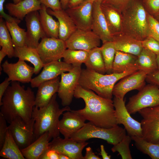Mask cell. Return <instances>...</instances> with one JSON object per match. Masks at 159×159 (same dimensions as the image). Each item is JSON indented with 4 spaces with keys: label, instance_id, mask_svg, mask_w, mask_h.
I'll use <instances>...</instances> for the list:
<instances>
[{
    "label": "cell",
    "instance_id": "6da1fadb",
    "mask_svg": "<svg viewBox=\"0 0 159 159\" xmlns=\"http://www.w3.org/2000/svg\"><path fill=\"white\" fill-rule=\"evenodd\" d=\"M74 96L82 98L85 103L83 109L74 111L97 126L110 128L118 125L113 101L96 94L93 91L78 85Z\"/></svg>",
    "mask_w": 159,
    "mask_h": 159
},
{
    "label": "cell",
    "instance_id": "7a4b0ae2",
    "mask_svg": "<svg viewBox=\"0 0 159 159\" xmlns=\"http://www.w3.org/2000/svg\"><path fill=\"white\" fill-rule=\"evenodd\" d=\"M35 98L34 92L30 87L25 89L19 82H11L0 102V114L9 124L18 117L29 122L32 118Z\"/></svg>",
    "mask_w": 159,
    "mask_h": 159
},
{
    "label": "cell",
    "instance_id": "3957f363",
    "mask_svg": "<svg viewBox=\"0 0 159 159\" xmlns=\"http://www.w3.org/2000/svg\"><path fill=\"white\" fill-rule=\"evenodd\" d=\"M57 94L53 96L46 106L38 108L34 106L32 117L34 120V135L35 140L46 132L52 139L59 136V118L65 112L71 110L68 106L60 108L56 100Z\"/></svg>",
    "mask_w": 159,
    "mask_h": 159
},
{
    "label": "cell",
    "instance_id": "277c9868",
    "mask_svg": "<svg viewBox=\"0 0 159 159\" xmlns=\"http://www.w3.org/2000/svg\"><path fill=\"white\" fill-rule=\"evenodd\" d=\"M121 13L122 33L140 41L149 36L148 12L142 0H134Z\"/></svg>",
    "mask_w": 159,
    "mask_h": 159
},
{
    "label": "cell",
    "instance_id": "5b68a950",
    "mask_svg": "<svg viewBox=\"0 0 159 159\" xmlns=\"http://www.w3.org/2000/svg\"><path fill=\"white\" fill-rule=\"evenodd\" d=\"M136 71L131 70L121 73L105 74L87 69H82L79 85L84 88L95 92L100 96L112 99V91L116 83Z\"/></svg>",
    "mask_w": 159,
    "mask_h": 159
},
{
    "label": "cell",
    "instance_id": "8992f818",
    "mask_svg": "<svg viewBox=\"0 0 159 159\" xmlns=\"http://www.w3.org/2000/svg\"><path fill=\"white\" fill-rule=\"evenodd\" d=\"M126 135L125 128L118 125L112 127L105 128L97 126L89 122L70 138L82 142L92 138H99L114 145L120 142Z\"/></svg>",
    "mask_w": 159,
    "mask_h": 159
},
{
    "label": "cell",
    "instance_id": "52a82bcc",
    "mask_svg": "<svg viewBox=\"0 0 159 159\" xmlns=\"http://www.w3.org/2000/svg\"><path fill=\"white\" fill-rule=\"evenodd\" d=\"M159 105V88L151 84L145 85L136 94L130 97L126 105L131 115L142 109Z\"/></svg>",
    "mask_w": 159,
    "mask_h": 159
},
{
    "label": "cell",
    "instance_id": "ba28073f",
    "mask_svg": "<svg viewBox=\"0 0 159 159\" xmlns=\"http://www.w3.org/2000/svg\"><path fill=\"white\" fill-rule=\"evenodd\" d=\"M138 112L142 117V138L148 142L159 143V105L143 108Z\"/></svg>",
    "mask_w": 159,
    "mask_h": 159
},
{
    "label": "cell",
    "instance_id": "9c48e42d",
    "mask_svg": "<svg viewBox=\"0 0 159 159\" xmlns=\"http://www.w3.org/2000/svg\"><path fill=\"white\" fill-rule=\"evenodd\" d=\"M71 70L67 73L61 74L58 95L64 107L68 106L71 103L75 90L79 85L82 68L81 65L72 66Z\"/></svg>",
    "mask_w": 159,
    "mask_h": 159
},
{
    "label": "cell",
    "instance_id": "30bf717a",
    "mask_svg": "<svg viewBox=\"0 0 159 159\" xmlns=\"http://www.w3.org/2000/svg\"><path fill=\"white\" fill-rule=\"evenodd\" d=\"M34 123V120L32 117L27 122L18 117L13 120L8 126V129L20 150L28 146L35 140Z\"/></svg>",
    "mask_w": 159,
    "mask_h": 159
},
{
    "label": "cell",
    "instance_id": "8fae6325",
    "mask_svg": "<svg viewBox=\"0 0 159 159\" xmlns=\"http://www.w3.org/2000/svg\"><path fill=\"white\" fill-rule=\"evenodd\" d=\"M66 48L65 41L46 37L42 39L36 49L44 64L61 59Z\"/></svg>",
    "mask_w": 159,
    "mask_h": 159
},
{
    "label": "cell",
    "instance_id": "7c38bea8",
    "mask_svg": "<svg viewBox=\"0 0 159 159\" xmlns=\"http://www.w3.org/2000/svg\"><path fill=\"white\" fill-rule=\"evenodd\" d=\"M115 115L118 125L122 124L130 136L142 137V129L141 123L134 119L128 112L125 101L114 96L113 100Z\"/></svg>",
    "mask_w": 159,
    "mask_h": 159
},
{
    "label": "cell",
    "instance_id": "4fadbf2b",
    "mask_svg": "<svg viewBox=\"0 0 159 159\" xmlns=\"http://www.w3.org/2000/svg\"><path fill=\"white\" fill-rule=\"evenodd\" d=\"M88 143L86 141H79L71 138H62L59 136L49 142V148L66 155L70 159H84L82 151Z\"/></svg>",
    "mask_w": 159,
    "mask_h": 159
},
{
    "label": "cell",
    "instance_id": "5bb4252c",
    "mask_svg": "<svg viewBox=\"0 0 159 159\" xmlns=\"http://www.w3.org/2000/svg\"><path fill=\"white\" fill-rule=\"evenodd\" d=\"M101 40L91 30L77 29L65 41L67 49L89 51L99 47Z\"/></svg>",
    "mask_w": 159,
    "mask_h": 159
},
{
    "label": "cell",
    "instance_id": "9a60e30c",
    "mask_svg": "<svg viewBox=\"0 0 159 159\" xmlns=\"http://www.w3.org/2000/svg\"><path fill=\"white\" fill-rule=\"evenodd\" d=\"M147 74L144 71L138 70L122 78L115 85L112 91L113 95L124 100L128 92L133 90H140L145 85Z\"/></svg>",
    "mask_w": 159,
    "mask_h": 159
},
{
    "label": "cell",
    "instance_id": "2e32d148",
    "mask_svg": "<svg viewBox=\"0 0 159 159\" xmlns=\"http://www.w3.org/2000/svg\"><path fill=\"white\" fill-rule=\"evenodd\" d=\"M93 3L84 0L79 4L65 10L77 29L91 30Z\"/></svg>",
    "mask_w": 159,
    "mask_h": 159
},
{
    "label": "cell",
    "instance_id": "e0dca14e",
    "mask_svg": "<svg viewBox=\"0 0 159 159\" xmlns=\"http://www.w3.org/2000/svg\"><path fill=\"white\" fill-rule=\"evenodd\" d=\"M4 73L8 76L11 82L18 81L22 83L30 82L34 74V68L27 64L24 61L18 60L15 63H9L6 60L1 65Z\"/></svg>",
    "mask_w": 159,
    "mask_h": 159
},
{
    "label": "cell",
    "instance_id": "ac0fdd59",
    "mask_svg": "<svg viewBox=\"0 0 159 159\" xmlns=\"http://www.w3.org/2000/svg\"><path fill=\"white\" fill-rule=\"evenodd\" d=\"M27 28L26 44L27 46L36 49L40 39L46 37L41 25L39 12H31L25 17Z\"/></svg>",
    "mask_w": 159,
    "mask_h": 159
},
{
    "label": "cell",
    "instance_id": "d6986e66",
    "mask_svg": "<svg viewBox=\"0 0 159 159\" xmlns=\"http://www.w3.org/2000/svg\"><path fill=\"white\" fill-rule=\"evenodd\" d=\"M72 67L71 64L58 60L44 64L41 73L32 79L31 86L32 88L38 87L42 82L55 78L63 72L69 71Z\"/></svg>",
    "mask_w": 159,
    "mask_h": 159
},
{
    "label": "cell",
    "instance_id": "ffe728a7",
    "mask_svg": "<svg viewBox=\"0 0 159 159\" xmlns=\"http://www.w3.org/2000/svg\"><path fill=\"white\" fill-rule=\"evenodd\" d=\"M101 1L97 0L93 2L91 30L103 43L107 42L112 41L113 37L109 30L101 9Z\"/></svg>",
    "mask_w": 159,
    "mask_h": 159
},
{
    "label": "cell",
    "instance_id": "44dd1931",
    "mask_svg": "<svg viewBox=\"0 0 159 159\" xmlns=\"http://www.w3.org/2000/svg\"><path fill=\"white\" fill-rule=\"evenodd\" d=\"M59 120V129L60 133L65 138H69L83 127L86 120L74 110L65 112Z\"/></svg>",
    "mask_w": 159,
    "mask_h": 159
},
{
    "label": "cell",
    "instance_id": "7402d4cb",
    "mask_svg": "<svg viewBox=\"0 0 159 159\" xmlns=\"http://www.w3.org/2000/svg\"><path fill=\"white\" fill-rule=\"evenodd\" d=\"M60 80L58 77L44 82L39 85L35 96V106L40 108L48 104L53 96L58 91Z\"/></svg>",
    "mask_w": 159,
    "mask_h": 159
},
{
    "label": "cell",
    "instance_id": "603a6c76",
    "mask_svg": "<svg viewBox=\"0 0 159 159\" xmlns=\"http://www.w3.org/2000/svg\"><path fill=\"white\" fill-rule=\"evenodd\" d=\"M42 7L38 0H23L17 4L9 3L5 5L9 15L20 20L29 13L39 10Z\"/></svg>",
    "mask_w": 159,
    "mask_h": 159
},
{
    "label": "cell",
    "instance_id": "cb8c5ba5",
    "mask_svg": "<svg viewBox=\"0 0 159 159\" xmlns=\"http://www.w3.org/2000/svg\"><path fill=\"white\" fill-rule=\"evenodd\" d=\"M47 12L57 18L59 23V38L66 41L77 29L65 10L53 11L47 9Z\"/></svg>",
    "mask_w": 159,
    "mask_h": 159
},
{
    "label": "cell",
    "instance_id": "d4e9b609",
    "mask_svg": "<svg viewBox=\"0 0 159 159\" xmlns=\"http://www.w3.org/2000/svg\"><path fill=\"white\" fill-rule=\"evenodd\" d=\"M117 51L138 56L143 47L141 41L122 33L113 36L112 41Z\"/></svg>",
    "mask_w": 159,
    "mask_h": 159
},
{
    "label": "cell",
    "instance_id": "484cf974",
    "mask_svg": "<svg viewBox=\"0 0 159 159\" xmlns=\"http://www.w3.org/2000/svg\"><path fill=\"white\" fill-rule=\"evenodd\" d=\"M51 139L49 132H45L28 146L21 149L22 155L25 159H39L49 148V143Z\"/></svg>",
    "mask_w": 159,
    "mask_h": 159
},
{
    "label": "cell",
    "instance_id": "4316f807",
    "mask_svg": "<svg viewBox=\"0 0 159 159\" xmlns=\"http://www.w3.org/2000/svg\"><path fill=\"white\" fill-rule=\"evenodd\" d=\"M101 8L113 37L122 33V13L113 7L101 4Z\"/></svg>",
    "mask_w": 159,
    "mask_h": 159
},
{
    "label": "cell",
    "instance_id": "83f0119b",
    "mask_svg": "<svg viewBox=\"0 0 159 159\" xmlns=\"http://www.w3.org/2000/svg\"><path fill=\"white\" fill-rule=\"evenodd\" d=\"M14 57L19 60L27 61L33 64L34 74L39 73L44 64L42 62L36 49L27 46L14 47Z\"/></svg>",
    "mask_w": 159,
    "mask_h": 159
},
{
    "label": "cell",
    "instance_id": "f1b7e54d",
    "mask_svg": "<svg viewBox=\"0 0 159 159\" xmlns=\"http://www.w3.org/2000/svg\"><path fill=\"white\" fill-rule=\"evenodd\" d=\"M137 56L119 51H116L112 73H121L125 71L138 70L135 64Z\"/></svg>",
    "mask_w": 159,
    "mask_h": 159
},
{
    "label": "cell",
    "instance_id": "f546056e",
    "mask_svg": "<svg viewBox=\"0 0 159 159\" xmlns=\"http://www.w3.org/2000/svg\"><path fill=\"white\" fill-rule=\"evenodd\" d=\"M42 5L39 10L40 21L47 37L59 38V23L54 19L47 11V8Z\"/></svg>",
    "mask_w": 159,
    "mask_h": 159
},
{
    "label": "cell",
    "instance_id": "4dcf8cb0",
    "mask_svg": "<svg viewBox=\"0 0 159 159\" xmlns=\"http://www.w3.org/2000/svg\"><path fill=\"white\" fill-rule=\"evenodd\" d=\"M138 70L150 73L157 70L156 55L151 51L143 48L137 56L135 62Z\"/></svg>",
    "mask_w": 159,
    "mask_h": 159
},
{
    "label": "cell",
    "instance_id": "1f68e13d",
    "mask_svg": "<svg viewBox=\"0 0 159 159\" xmlns=\"http://www.w3.org/2000/svg\"><path fill=\"white\" fill-rule=\"evenodd\" d=\"M0 156L8 159H25L8 129L4 142L0 149Z\"/></svg>",
    "mask_w": 159,
    "mask_h": 159
},
{
    "label": "cell",
    "instance_id": "d6a6232c",
    "mask_svg": "<svg viewBox=\"0 0 159 159\" xmlns=\"http://www.w3.org/2000/svg\"><path fill=\"white\" fill-rule=\"evenodd\" d=\"M85 64L88 69L103 74L106 72L100 47H95L89 51Z\"/></svg>",
    "mask_w": 159,
    "mask_h": 159
},
{
    "label": "cell",
    "instance_id": "836d02e7",
    "mask_svg": "<svg viewBox=\"0 0 159 159\" xmlns=\"http://www.w3.org/2000/svg\"><path fill=\"white\" fill-rule=\"evenodd\" d=\"M131 138L140 151L148 155L152 159H159V143L148 142L141 137L134 136Z\"/></svg>",
    "mask_w": 159,
    "mask_h": 159
},
{
    "label": "cell",
    "instance_id": "e575fe53",
    "mask_svg": "<svg viewBox=\"0 0 159 159\" xmlns=\"http://www.w3.org/2000/svg\"><path fill=\"white\" fill-rule=\"evenodd\" d=\"M2 18H0V45L7 53L8 57H14V49L12 38Z\"/></svg>",
    "mask_w": 159,
    "mask_h": 159
},
{
    "label": "cell",
    "instance_id": "d590c367",
    "mask_svg": "<svg viewBox=\"0 0 159 159\" xmlns=\"http://www.w3.org/2000/svg\"><path fill=\"white\" fill-rule=\"evenodd\" d=\"M6 24L11 35L14 47H21L26 45V32L20 27L15 21H6Z\"/></svg>",
    "mask_w": 159,
    "mask_h": 159
},
{
    "label": "cell",
    "instance_id": "8d00e7d4",
    "mask_svg": "<svg viewBox=\"0 0 159 159\" xmlns=\"http://www.w3.org/2000/svg\"><path fill=\"white\" fill-rule=\"evenodd\" d=\"M89 51L68 49L64 52L62 58L64 62L72 66L81 65L87 59Z\"/></svg>",
    "mask_w": 159,
    "mask_h": 159
},
{
    "label": "cell",
    "instance_id": "74e56055",
    "mask_svg": "<svg viewBox=\"0 0 159 159\" xmlns=\"http://www.w3.org/2000/svg\"><path fill=\"white\" fill-rule=\"evenodd\" d=\"M100 49L104 62L106 72L112 73L113 63L116 50L112 41L102 43Z\"/></svg>",
    "mask_w": 159,
    "mask_h": 159
},
{
    "label": "cell",
    "instance_id": "f35d334b",
    "mask_svg": "<svg viewBox=\"0 0 159 159\" xmlns=\"http://www.w3.org/2000/svg\"><path fill=\"white\" fill-rule=\"evenodd\" d=\"M131 140V137L126 135L120 142L113 145L112 151L113 153L118 152L122 159H132L129 148Z\"/></svg>",
    "mask_w": 159,
    "mask_h": 159
},
{
    "label": "cell",
    "instance_id": "ab89813d",
    "mask_svg": "<svg viewBox=\"0 0 159 159\" xmlns=\"http://www.w3.org/2000/svg\"><path fill=\"white\" fill-rule=\"evenodd\" d=\"M147 19L150 32L149 36L159 42V21L148 13Z\"/></svg>",
    "mask_w": 159,
    "mask_h": 159
},
{
    "label": "cell",
    "instance_id": "60d3db41",
    "mask_svg": "<svg viewBox=\"0 0 159 159\" xmlns=\"http://www.w3.org/2000/svg\"><path fill=\"white\" fill-rule=\"evenodd\" d=\"M134 0H102L101 4L113 7L122 12Z\"/></svg>",
    "mask_w": 159,
    "mask_h": 159
},
{
    "label": "cell",
    "instance_id": "b9f144b4",
    "mask_svg": "<svg viewBox=\"0 0 159 159\" xmlns=\"http://www.w3.org/2000/svg\"><path fill=\"white\" fill-rule=\"evenodd\" d=\"M143 48L152 52L156 55L159 54V42L149 36L141 41Z\"/></svg>",
    "mask_w": 159,
    "mask_h": 159
},
{
    "label": "cell",
    "instance_id": "7bdbcfd3",
    "mask_svg": "<svg viewBox=\"0 0 159 159\" xmlns=\"http://www.w3.org/2000/svg\"><path fill=\"white\" fill-rule=\"evenodd\" d=\"M147 12L154 16L159 12V0H142Z\"/></svg>",
    "mask_w": 159,
    "mask_h": 159
},
{
    "label": "cell",
    "instance_id": "ee69618b",
    "mask_svg": "<svg viewBox=\"0 0 159 159\" xmlns=\"http://www.w3.org/2000/svg\"><path fill=\"white\" fill-rule=\"evenodd\" d=\"M7 122L5 118L0 114V149L4 144L8 130Z\"/></svg>",
    "mask_w": 159,
    "mask_h": 159
},
{
    "label": "cell",
    "instance_id": "f6af8a7d",
    "mask_svg": "<svg viewBox=\"0 0 159 159\" xmlns=\"http://www.w3.org/2000/svg\"><path fill=\"white\" fill-rule=\"evenodd\" d=\"M41 4L44 6L47 9L49 8L53 11L62 9L60 0H38Z\"/></svg>",
    "mask_w": 159,
    "mask_h": 159
},
{
    "label": "cell",
    "instance_id": "bcb514c9",
    "mask_svg": "<svg viewBox=\"0 0 159 159\" xmlns=\"http://www.w3.org/2000/svg\"><path fill=\"white\" fill-rule=\"evenodd\" d=\"M146 81L154 85L159 88V71L157 70L147 75Z\"/></svg>",
    "mask_w": 159,
    "mask_h": 159
},
{
    "label": "cell",
    "instance_id": "7dc6e473",
    "mask_svg": "<svg viewBox=\"0 0 159 159\" xmlns=\"http://www.w3.org/2000/svg\"><path fill=\"white\" fill-rule=\"evenodd\" d=\"M6 0H0V17L4 19L6 21L12 22L15 21L19 24L21 22V20L13 17L10 15L6 14L4 10V4Z\"/></svg>",
    "mask_w": 159,
    "mask_h": 159
},
{
    "label": "cell",
    "instance_id": "c3c4849f",
    "mask_svg": "<svg viewBox=\"0 0 159 159\" xmlns=\"http://www.w3.org/2000/svg\"><path fill=\"white\" fill-rule=\"evenodd\" d=\"M39 159H59V153L54 150L49 148L44 152Z\"/></svg>",
    "mask_w": 159,
    "mask_h": 159
},
{
    "label": "cell",
    "instance_id": "681fc988",
    "mask_svg": "<svg viewBox=\"0 0 159 159\" xmlns=\"http://www.w3.org/2000/svg\"><path fill=\"white\" fill-rule=\"evenodd\" d=\"M11 82L8 77H6L4 81L0 84V102L1 101L4 93Z\"/></svg>",
    "mask_w": 159,
    "mask_h": 159
},
{
    "label": "cell",
    "instance_id": "f907efd6",
    "mask_svg": "<svg viewBox=\"0 0 159 159\" xmlns=\"http://www.w3.org/2000/svg\"><path fill=\"white\" fill-rule=\"evenodd\" d=\"M86 153L84 156V159H101V158L96 155L90 147L86 148Z\"/></svg>",
    "mask_w": 159,
    "mask_h": 159
},
{
    "label": "cell",
    "instance_id": "816d5d0a",
    "mask_svg": "<svg viewBox=\"0 0 159 159\" xmlns=\"http://www.w3.org/2000/svg\"><path fill=\"white\" fill-rule=\"evenodd\" d=\"M100 154L101 155L103 159H110L111 156L110 155H108L107 153L105 151L104 146L103 145H100Z\"/></svg>",
    "mask_w": 159,
    "mask_h": 159
},
{
    "label": "cell",
    "instance_id": "f5cc1de1",
    "mask_svg": "<svg viewBox=\"0 0 159 159\" xmlns=\"http://www.w3.org/2000/svg\"><path fill=\"white\" fill-rule=\"evenodd\" d=\"M84 0H69L68 8L76 6L82 3Z\"/></svg>",
    "mask_w": 159,
    "mask_h": 159
},
{
    "label": "cell",
    "instance_id": "db71d44e",
    "mask_svg": "<svg viewBox=\"0 0 159 159\" xmlns=\"http://www.w3.org/2000/svg\"><path fill=\"white\" fill-rule=\"evenodd\" d=\"M69 0H60L62 9L66 10L68 8V5Z\"/></svg>",
    "mask_w": 159,
    "mask_h": 159
},
{
    "label": "cell",
    "instance_id": "11a10c76",
    "mask_svg": "<svg viewBox=\"0 0 159 159\" xmlns=\"http://www.w3.org/2000/svg\"><path fill=\"white\" fill-rule=\"evenodd\" d=\"M7 56V54L6 52L3 49H1L0 51V67H1V62L4 58V57L6 56Z\"/></svg>",
    "mask_w": 159,
    "mask_h": 159
},
{
    "label": "cell",
    "instance_id": "9f6ffc18",
    "mask_svg": "<svg viewBox=\"0 0 159 159\" xmlns=\"http://www.w3.org/2000/svg\"><path fill=\"white\" fill-rule=\"evenodd\" d=\"M59 159H70L69 157L65 155L59 153Z\"/></svg>",
    "mask_w": 159,
    "mask_h": 159
},
{
    "label": "cell",
    "instance_id": "6f0895ef",
    "mask_svg": "<svg viewBox=\"0 0 159 159\" xmlns=\"http://www.w3.org/2000/svg\"><path fill=\"white\" fill-rule=\"evenodd\" d=\"M157 70L159 71V54L156 55Z\"/></svg>",
    "mask_w": 159,
    "mask_h": 159
},
{
    "label": "cell",
    "instance_id": "680465c9",
    "mask_svg": "<svg viewBox=\"0 0 159 159\" xmlns=\"http://www.w3.org/2000/svg\"><path fill=\"white\" fill-rule=\"evenodd\" d=\"M157 20L159 21V12L156 15L153 16Z\"/></svg>",
    "mask_w": 159,
    "mask_h": 159
},
{
    "label": "cell",
    "instance_id": "91938a15",
    "mask_svg": "<svg viewBox=\"0 0 159 159\" xmlns=\"http://www.w3.org/2000/svg\"><path fill=\"white\" fill-rule=\"evenodd\" d=\"M14 4H17L23 0H12Z\"/></svg>",
    "mask_w": 159,
    "mask_h": 159
},
{
    "label": "cell",
    "instance_id": "94428289",
    "mask_svg": "<svg viewBox=\"0 0 159 159\" xmlns=\"http://www.w3.org/2000/svg\"><path fill=\"white\" fill-rule=\"evenodd\" d=\"M88 0L90 1H92L93 2H94V1H96V0Z\"/></svg>",
    "mask_w": 159,
    "mask_h": 159
}]
</instances>
